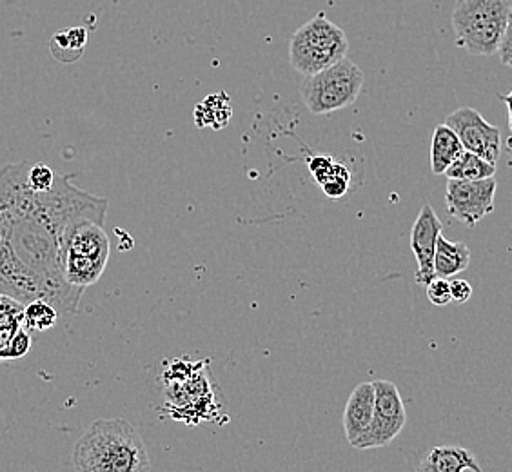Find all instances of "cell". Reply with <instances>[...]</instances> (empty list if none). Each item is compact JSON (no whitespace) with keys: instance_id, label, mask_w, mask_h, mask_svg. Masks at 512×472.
Returning a JSON list of instances; mask_svg holds the SVG:
<instances>
[{"instance_id":"cell-1","label":"cell","mask_w":512,"mask_h":472,"mask_svg":"<svg viewBox=\"0 0 512 472\" xmlns=\"http://www.w3.org/2000/svg\"><path fill=\"white\" fill-rule=\"evenodd\" d=\"M28 168L20 162L0 171V295L24 305L48 300L73 315L84 289L64 278L66 235L80 218L106 222L108 198L82 191L73 175H57L50 191L37 193Z\"/></svg>"},{"instance_id":"cell-2","label":"cell","mask_w":512,"mask_h":472,"mask_svg":"<svg viewBox=\"0 0 512 472\" xmlns=\"http://www.w3.org/2000/svg\"><path fill=\"white\" fill-rule=\"evenodd\" d=\"M77 472H151L148 447L124 418L95 420L73 447Z\"/></svg>"},{"instance_id":"cell-3","label":"cell","mask_w":512,"mask_h":472,"mask_svg":"<svg viewBox=\"0 0 512 472\" xmlns=\"http://www.w3.org/2000/svg\"><path fill=\"white\" fill-rule=\"evenodd\" d=\"M164 385L166 407L177 420L186 423L211 422L217 420L215 411H222V407L217 405L220 389L207 360L169 362L164 373Z\"/></svg>"},{"instance_id":"cell-4","label":"cell","mask_w":512,"mask_h":472,"mask_svg":"<svg viewBox=\"0 0 512 472\" xmlns=\"http://www.w3.org/2000/svg\"><path fill=\"white\" fill-rule=\"evenodd\" d=\"M511 13L509 0H456L451 15L456 46L474 57H493Z\"/></svg>"},{"instance_id":"cell-5","label":"cell","mask_w":512,"mask_h":472,"mask_svg":"<svg viewBox=\"0 0 512 472\" xmlns=\"http://www.w3.org/2000/svg\"><path fill=\"white\" fill-rule=\"evenodd\" d=\"M349 40L345 31L318 13L300 26L289 42V62L295 71L311 77L347 57Z\"/></svg>"},{"instance_id":"cell-6","label":"cell","mask_w":512,"mask_h":472,"mask_svg":"<svg viewBox=\"0 0 512 472\" xmlns=\"http://www.w3.org/2000/svg\"><path fill=\"white\" fill-rule=\"evenodd\" d=\"M109 260L104 222L80 218L69 227L64 249V278L69 286L86 289L97 284Z\"/></svg>"},{"instance_id":"cell-7","label":"cell","mask_w":512,"mask_h":472,"mask_svg":"<svg viewBox=\"0 0 512 472\" xmlns=\"http://www.w3.org/2000/svg\"><path fill=\"white\" fill-rule=\"evenodd\" d=\"M364 80V71L345 57L324 71L306 77L302 99L313 115H331L355 104L364 88Z\"/></svg>"},{"instance_id":"cell-8","label":"cell","mask_w":512,"mask_h":472,"mask_svg":"<svg viewBox=\"0 0 512 472\" xmlns=\"http://www.w3.org/2000/svg\"><path fill=\"white\" fill-rule=\"evenodd\" d=\"M498 182L496 178L483 180H447L445 206L451 217L474 227L494 211Z\"/></svg>"},{"instance_id":"cell-9","label":"cell","mask_w":512,"mask_h":472,"mask_svg":"<svg viewBox=\"0 0 512 472\" xmlns=\"http://www.w3.org/2000/svg\"><path fill=\"white\" fill-rule=\"evenodd\" d=\"M375 414L373 425L360 451L382 449L393 442L407 423V413L398 387L389 380H375Z\"/></svg>"},{"instance_id":"cell-10","label":"cell","mask_w":512,"mask_h":472,"mask_svg":"<svg viewBox=\"0 0 512 472\" xmlns=\"http://www.w3.org/2000/svg\"><path fill=\"white\" fill-rule=\"evenodd\" d=\"M445 124L454 129L465 151H471L487 162L496 164L502 151V131L489 124L480 111L473 108H460L453 111Z\"/></svg>"},{"instance_id":"cell-11","label":"cell","mask_w":512,"mask_h":472,"mask_svg":"<svg viewBox=\"0 0 512 472\" xmlns=\"http://www.w3.org/2000/svg\"><path fill=\"white\" fill-rule=\"evenodd\" d=\"M442 231H444V224L440 222L436 211L431 204H424L422 211L414 220L413 231H411V249L418 262L416 284L427 286L434 278V253H436V244Z\"/></svg>"},{"instance_id":"cell-12","label":"cell","mask_w":512,"mask_h":472,"mask_svg":"<svg viewBox=\"0 0 512 472\" xmlns=\"http://www.w3.org/2000/svg\"><path fill=\"white\" fill-rule=\"evenodd\" d=\"M373 414H375V384L364 382L356 385L353 393L347 400L344 411V431L347 442L356 451H360L365 436L373 425Z\"/></svg>"},{"instance_id":"cell-13","label":"cell","mask_w":512,"mask_h":472,"mask_svg":"<svg viewBox=\"0 0 512 472\" xmlns=\"http://www.w3.org/2000/svg\"><path fill=\"white\" fill-rule=\"evenodd\" d=\"M482 472V467L469 449L444 445L433 447L425 454L424 460L416 467V472Z\"/></svg>"},{"instance_id":"cell-14","label":"cell","mask_w":512,"mask_h":472,"mask_svg":"<svg viewBox=\"0 0 512 472\" xmlns=\"http://www.w3.org/2000/svg\"><path fill=\"white\" fill-rule=\"evenodd\" d=\"M471 264V251L465 242H451L444 235L438 238L434 253V276L451 278L460 275Z\"/></svg>"},{"instance_id":"cell-15","label":"cell","mask_w":512,"mask_h":472,"mask_svg":"<svg viewBox=\"0 0 512 472\" xmlns=\"http://www.w3.org/2000/svg\"><path fill=\"white\" fill-rule=\"evenodd\" d=\"M463 144L453 128L447 124L436 126L431 138V171L433 175H445V171L451 168L454 160L462 155Z\"/></svg>"},{"instance_id":"cell-16","label":"cell","mask_w":512,"mask_h":472,"mask_svg":"<svg viewBox=\"0 0 512 472\" xmlns=\"http://www.w3.org/2000/svg\"><path fill=\"white\" fill-rule=\"evenodd\" d=\"M24 327V304L0 295V360H10V347L13 338Z\"/></svg>"},{"instance_id":"cell-17","label":"cell","mask_w":512,"mask_h":472,"mask_svg":"<svg viewBox=\"0 0 512 472\" xmlns=\"http://www.w3.org/2000/svg\"><path fill=\"white\" fill-rule=\"evenodd\" d=\"M233 115L231 99L224 91L209 95L195 108V124L198 128L224 129Z\"/></svg>"},{"instance_id":"cell-18","label":"cell","mask_w":512,"mask_h":472,"mask_svg":"<svg viewBox=\"0 0 512 472\" xmlns=\"http://www.w3.org/2000/svg\"><path fill=\"white\" fill-rule=\"evenodd\" d=\"M88 44L86 28H69L53 35L50 42L51 55L62 64H73L84 55Z\"/></svg>"},{"instance_id":"cell-19","label":"cell","mask_w":512,"mask_h":472,"mask_svg":"<svg viewBox=\"0 0 512 472\" xmlns=\"http://www.w3.org/2000/svg\"><path fill=\"white\" fill-rule=\"evenodd\" d=\"M496 175V164L487 162L485 158L474 155L471 151H463L454 160L453 166L445 171L447 180H483Z\"/></svg>"},{"instance_id":"cell-20","label":"cell","mask_w":512,"mask_h":472,"mask_svg":"<svg viewBox=\"0 0 512 472\" xmlns=\"http://www.w3.org/2000/svg\"><path fill=\"white\" fill-rule=\"evenodd\" d=\"M59 322V309L48 300H33L24 305V329L30 333L50 331Z\"/></svg>"},{"instance_id":"cell-21","label":"cell","mask_w":512,"mask_h":472,"mask_svg":"<svg viewBox=\"0 0 512 472\" xmlns=\"http://www.w3.org/2000/svg\"><path fill=\"white\" fill-rule=\"evenodd\" d=\"M57 182V173L46 164H35L28 168V184L37 193H46Z\"/></svg>"},{"instance_id":"cell-22","label":"cell","mask_w":512,"mask_h":472,"mask_svg":"<svg viewBox=\"0 0 512 472\" xmlns=\"http://www.w3.org/2000/svg\"><path fill=\"white\" fill-rule=\"evenodd\" d=\"M427 298L431 304L438 305V307L451 304L453 302L451 280L434 276L433 280L427 284Z\"/></svg>"},{"instance_id":"cell-23","label":"cell","mask_w":512,"mask_h":472,"mask_svg":"<svg viewBox=\"0 0 512 472\" xmlns=\"http://www.w3.org/2000/svg\"><path fill=\"white\" fill-rule=\"evenodd\" d=\"M349 184H351V177H333L322 184V189L329 198H342L347 195Z\"/></svg>"},{"instance_id":"cell-24","label":"cell","mask_w":512,"mask_h":472,"mask_svg":"<svg viewBox=\"0 0 512 472\" xmlns=\"http://www.w3.org/2000/svg\"><path fill=\"white\" fill-rule=\"evenodd\" d=\"M451 295H453V302H456V304H465L473 296V287L463 278H454V280H451Z\"/></svg>"},{"instance_id":"cell-25","label":"cell","mask_w":512,"mask_h":472,"mask_svg":"<svg viewBox=\"0 0 512 472\" xmlns=\"http://www.w3.org/2000/svg\"><path fill=\"white\" fill-rule=\"evenodd\" d=\"M498 55H500V62H502L503 66L512 68V13L509 24H507V30L503 33L502 44H500Z\"/></svg>"},{"instance_id":"cell-26","label":"cell","mask_w":512,"mask_h":472,"mask_svg":"<svg viewBox=\"0 0 512 472\" xmlns=\"http://www.w3.org/2000/svg\"><path fill=\"white\" fill-rule=\"evenodd\" d=\"M500 99L505 102V106H507V113H509V128L512 131V91L511 93H507V95H500Z\"/></svg>"},{"instance_id":"cell-27","label":"cell","mask_w":512,"mask_h":472,"mask_svg":"<svg viewBox=\"0 0 512 472\" xmlns=\"http://www.w3.org/2000/svg\"><path fill=\"white\" fill-rule=\"evenodd\" d=\"M509 4H511V6H512V0H509Z\"/></svg>"},{"instance_id":"cell-28","label":"cell","mask_w":512,"mask_h":472,"mask_svg":"<svg viewBox=\"0 0 512 472\" xmlns=\"http://www.w3.org/2000/svg\"><path fill=\"white\" fill-rule=\"evenodd\" d=\"M471 472H474V471H471Z\"/></svg>"}]
</instances>
